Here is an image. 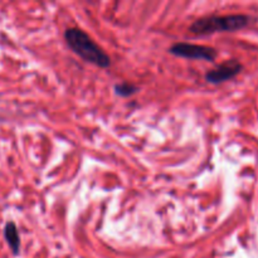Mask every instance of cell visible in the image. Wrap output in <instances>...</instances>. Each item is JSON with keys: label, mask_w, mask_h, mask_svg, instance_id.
I'll return each instance as SVG.
<instances>
[{"label": "cell", "mask_w": 258, "mask_h": 258, "mask_svg": "<svg viewBox=\"0 0 258 258\" xmlns=\"http://www.w3.org/2000/svg\"><path fill=\"white\" fill-rule=\"evenodd\" d=\"M64 39L68 47L86 62L100 68H107L111 59L107 53L80 28H68L64 32Z\"/></svg>", "instance_id": "1"}, {"label": "cell", "mask_w": 258, "mask_h": 258, "mask_svg": "<svg viewBox=\"0 0 258 258\" xmlns=\"http://www.w3.org/2000/svg\"><path fill=\"white\" fill-rule=\"evenodd\" d=\"M251 23V18L244 14L213 15L201 18L189 27V32L198 35H208L222 32H237Z\"/></svg>", "instance_id": "2"}, {"label": "cell", "mask_w": 258, "mask_h": 258, "mask_svg": "<svg viewBox=\"0 0 258 258\" xmlns=\"http://www.w3.org/2000/svg\"><path fill=\"white\" fill-rule=\"evenodd\" d=\"M169 53L175 57L188 58V59H204L214 60L218 55V52L213 47L201 44H191V43H176L169 48Z\"/></svg>", "instance_id": "3"}, {"label": "cell", "mask_w": 258, "mask_h": 258, "mask_svg": "<svg viewBox=\"0 0 258 258\" xmlns=\"http://www.w3.org/2000/svg\"><path fill=\"white\" fill-rule=\"evenodd\" d=\"M242 68L243 67L237 59H228L214 70L208 71L206 75V80L212 85H219V83L226 82L239 75Z\"/></svg>", "instance_id": "4"}, {"label": "cell", "mask_w": 258, "mask_h": 258, "mask_svg": "<svg viewBox=\"0 0 258 258\" xmlns=\"http://www.w3.org/2000/svg\"><path fill=\"white\" fill-rule=\"evenodd\" d=\"M4 238L8 246L12 249L13 254H19L20 251V236L18 232L17 224L14 222H8L4 227Z\"/></svg>", "instance_id": "5"}, {"label": "cell", "mask_w": 258, "mask_h": 258, "mask_svg": "<svg viewBox=\"0 0 258 258\" xmlns=\"http://www.w3.org/2000/svg\"><path fill=\"white\" fill-rule=\"evenodd\" d=\"M138 91H139V88L130 82L117 83V85L115 86L116 95L121 96V97H128V96H133V95H135Z\"/></svg>", "instance_id": "6"}]
</instances>
